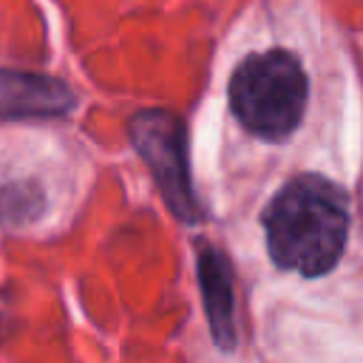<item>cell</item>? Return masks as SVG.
<instances>
[{
    "label": "cell",
    "mask_w": 363,
    "mask_h": 363,
    "mask_svg": "<svg viewBox=\"0 0 363 363\" xmlns=\"http://www.w3.org/2000/svg\"><path fill=\"white\" fill-rule=\"evenodd\" d=\"M267 250L281 269L306 278L329 272L346 244L349 210L340 187L323 176H295L267 204Z\"/></svg>",
    "instance_id": "obj_1"
},
{
    "label": "cell",
    "mask_w": 363,
    "mask_h": 363,
    "mask_svg": "<svg viewBox=\"0 0 363 363\" xmlns=\"http://www.w3.org/2000/svg\"><path fill=\"white\" fill-rule=\"evenodd\" d=\"M230 108L235 119L255 136L286 139L303 119L309 82L301 62L281 48L250 54L230 77Z\"/></svg>",
    "instance_id": "obj_2"
},
{
    "label": "cell",
    "mask_w": 363,
    "mask_h": 363,
    "mask_svg": "<svg viewBox=\"0 0 363 363\" xmlns=\"http://www.w3.org/2000/svg\"><path fill=\"white\" fill-rule=\"evenodd\" d=\"M130 142L142 156V162L150 167L170 213L187 224L201 221L204 213L196 201L193 182H190L187 128L182 116L162 108L139 111L130 119Z\"/></svg>",
    "instance_id": "obj_3"
},
{
    "label": "cell",
    "mask_w": 363,
    "mask_h": 363,
    "mask_svg": "<svg viewBox=\"0 0 363 363\" xmlns=\"http://www.w3.org/2000/svg\"><path fill=\"white\" fill-rule=\"evenodd\" d=\"M74 105L77 96L62 79L0 68V119L65 116Z\"/></svg>",
    "instance_id": "obj_4"
},
{
    "label": "cell",
    "mask_w": 363,
    "mask_h": 363,
    "mask_svg": "<svg viewBox=\"0 0 363 363\" xmlns=\"http://www.w3.org/2000/svg\"><path fill=\"white\" fill-rule=\"evenodd\" d=\"M196 272L201 286V303L207 312L210 335L221 349L235 346V298H233V272L221 250L207 241H199Z\"/></svg>",
    "instance_id": "obj_5"
}]
</instances>
